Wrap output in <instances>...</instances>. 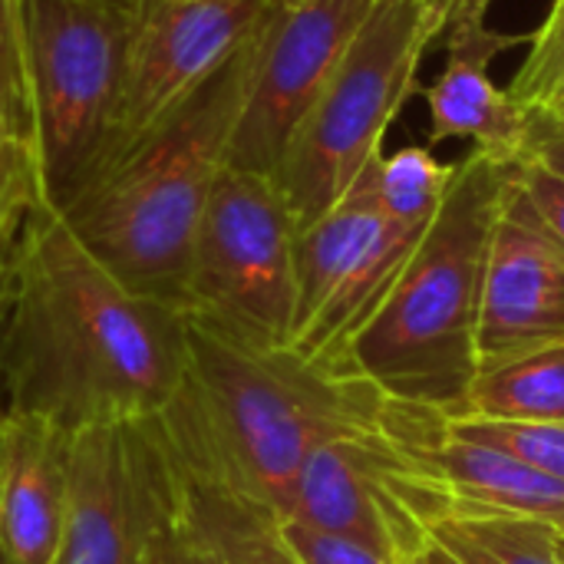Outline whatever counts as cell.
Returning <instances> with one entry per match:
<instances>
[{
	"mask_svg": "<svg viewBox=\"0 0 564 564\" xmlns=\"http://www.w3.org/2000/svg\"><path fill=\"white\" fill-rule=\"evenodd\" d=\"M430 46L420 0L373 3L274 172L297 231L324 218L383 155L387 129L420 93V66Z\"/></svg>",
	"mask_w": 564,
	"mask_h": 564,
	"instance_id": "5",
	"label": "cell"
},
{
	"mask_svg": "<svg viewBox=\"0 0 564 564\" xmlns=\"http://www.w3.org/2000/svg\"><path fill=\"white\" fill-rule=\"evenodd\" d=\"M261 30L162 129L59 208L129 291L175 311H185L195 235L228 165Z\"/></svg>",
	"mask_w": 564,
	"mask_h": 564,
	"instance_id": "3",
	"label": "cell"
},
{
	"mask_svg": "<svg viewBox=\"0 0 564 564\" xmlns=\"http://www.w3.org/2000/svg\"><path fill=\"white\" fill-rule=\"evenodd\" d=\"M169 453V449H165ZM172 459V456H169ZM182 509L198 525V532L221 552L228 564H301L281 539L278 516L268 509L221 489L212 482H202L188 476L172 459Z\"/></svg>",
	"mask_w": 564,
	"mask_h": 564,
	"instance_id": "19",
	"label": "cell"
},
{
	"mask_svg": "<svg viewBox=\"0 0 564 564\" xmlns=\"http://www.w3.org/2000/svg\"><path fill=\"white\" fill-rule=\"evenodd\" d=\"M297 225L271 175L225 165L205 205L185 311L268 350L291 347Z\"/></svg>",
	"mask_w": 564,
	"mask_h": 564,
	"instance_id": "7",
	"label": "cell"
},
{
	"mask_svg": "<svg viewBox=\"0 0 564 564\" xmlns=\"http://www.w3.org/2000/svg\"><path fill=\"white\" fill-rule=\"evenodd\" d=\"M525 162H535V165L549 169L552 175L564 178V122L542 119L535 112V129H532V142H529Z\"/></svg>",
	"mask_w": 564,
	"mask_h": 564,
	"instance_id": "28",
	"label": "cell"
},
{
	"mask_svg": "<svg viewBox=\"0 0 564 564\" xmlns=\"http://www.w3.org/2000/svg\"><path fill=\"white\" fill-rule=\"evenodd\" d=\"M433 542L459 564H564L562 532L539 519L453 516L436 525Z\"/></svg>",
	"mask_w": 564,
	"mask_h": 564,
	"instance_id": "20",
	"label": "cell"
},
{
	"mask_svg": "<svg viewBox=\"0 0 564 564\" xmlns=\"http://www.w3.org/2000/svg\"><path fill=\"white\" fill-rule=\"evenodd\" d=\"M17 231H0V261H3V254H7V248H10V238H13Z\"/></svg>",
	"mask_w": 564,
	"mask_h": 564,
	"instance_id": "34",
	"label": "cell"
},
{
	"mask_svg": "<svg viewBox=\"0 0 564 564\" xmlns=\"http://www.w3.org/2000/svg\"><path fill=\"white\" fill-rule=\"evenodd\" d=\"M50 202L26 63L23 3L0 0V231H17Z\"/></svg>",
	"mask_w": 564,
	"mask_h": 564,
	"instance_id": "15",
	"label": "cell"
},
{
	"mask_svg": "<svg viewBox=\"0 0 564 564\" xmlns=\"http://www.w3.org/2000/svg\"><path fill=\"white\" fill-rule=\"evenodd\" d=\"M406 406L291 347H254L185 314V377L152 426L188 476L284 519L321 443L387 426Z\"/></svg>",
	"mask_w": 564,
	"mask_h": 564,
	"instance_id": "2",
	"label": "cell"
},
{
	"mask_svg": "<svg viewBox=\"0 0 564 564\" xmlns=\"http://www.w3.org/2000/svg\"><path fill=\"white\" fill-rule=\"evenodd\" d=\"M370 165L324 218L297 231V317L291 344L334 301V294L347 284V278L357 271V264L367 258L383 225L390 221L377 198Z\"/></svg>",
	"mask_w": 564,
	"mask_h": 564,
	"instance_id": "16",
	"label": "cell"
},
{
	"mask_svg": "<svg viewBox=\"0 0 564 564\" xmlns=\"http://www.w3.org/2000/svg\"><path fill=\"white\" fill-rule=\"evenodd\" d=\"M433 456L453 489L456 516L539 519L564 535V482L496 446L469 443L446 430Z\"/></svg>",
	"mask_w": 564,
	"mask_h": 564,
	"instance_id": "17",
	"label": "cell"
},
{
	"mask_svg": "<svg viewBox=\"0 0 564 564\" xmlns=\"http://www.w3.org/2000/svg\"><path fill=\"white\" fill-rule=\"evenodd\" d=\"M423 7V26L430 43L443 40L456 23L466 20H486L492 0H420Z\"/></svg>",
	"mask_w": 564,
	"mask_h": 564,
	"instance_id": "27",
	"label": "cell"
},
{
	"mask_svg": "<svg viewBox=\"0 0 564 564\" xmlns=\"http://www.w3.org/2000/svg\"><path fill=\"white\" fill-rule=\"evenodd\" d=\"M377 0H304L274 7L251 73V89L231 139L228 165L271 175L284 149L347 56Z\"/></svg>",
	"mask_w": 564,
	"mask_h": 564,
	"instance_id": "10",
	"label": "cell"
},
{
	"mask_svg": "<svg viewBox=\"0 0 564 564\" xmlns=\"http://www.w3.org/2000/svg\"><path fill=\"white\" fill-rule=\"evenodd\" d=\"M271 10V0H139L126 23L112 126L89 182L162 129L231 56H238L268 23Z\"/></svg>",
	"mask_w": 564,
	"mask_h": 564,
	"instance_id": "9",
	"label": "cell"
},
{
	"mask_svg": "<svg viewBox=\"0 0 564 564\" xmlns=\"http://www.w3.org/2000/svg\"><path fill=\"white\" fill-rule=\"evenodd\" d=\"M426 564H459L453 555H446L436 542H433V549L426 552Z\"/></svg>",
	"mask_w": 564,
	"mask_h": 564,
	"instance_id": "30",
	"label": "cell"
},
{
	"mask_svg": "<svg viewBox=\"0 0 564 564\" xmlns=\"http://www.w3.org/2000/svg\"><path fill=\"white\" fill-rule=\"evenodd\" d=\"M542 119H552V122H564V83L549 96V102L545 106H539L535 109Z\"/></svg>",
	"mask_w": 564,
	"mask_h": 564,
	"instance_id": "29",
	"label": "cell"
},
{
	"mask_svg": "<svg viewBox=\"0 0 564 564\" xmlns=\"http://www.w3.org/2000/svg\"><path fill=\"white\" fill-rule=\"evenodd\" d=\"M169 489V456L142 423L69 433V506L53 564H139Z\"/></svg>",
	"mask_w": 564,
	"mask_h": 564,
	"instance_id": "11",
	"label": "cell"
},
{
	"mask_svg": "<svg viewBox=\"0 0 564 564\" xmlns=\"http://www.w3.org/2000/svg\"><path fill=\"white\" fill-rule=\"evenodd\" d=\"M69 506V433L0 413V545L13 564H53Z\"/></svg>",
	"mask_w": 564,
	"mask_h": 564,
	"instance_id": "14",
	"label": "cell"
},
{
	"mask_svg": "<svg viewBox=\"0 0 564 564\" xmlns=\"http://www.w3.org/2000/svg\"><path fill=\"white\" fill-rule=\"evenodd\" d=\"M46 192L63 208L96 172L122 79L129 13L86 0H20Z\"/></svg>",
	"mask_w": 564,
	"mask_h": 564,
	"instance_id": "8",
	"label": "cell"
},
{
	"mask_svg": "<svg viewBox=\"0 0 564 564\" xmlns=\"http://www.w3.org/2000/svg\"><path fill=\"white\" fill-rule=\"evenodd\" d=\"M7 261V254H3ZM3 261H0V337H3ZM0 406H3V390H0Z\"/></svg>",
	"mask_w": 564,
	"mask_h": 564,
	"instance_id": "33",
	"label": "cell"
},
{
	"mask_svg": "<svg viewBox=\"0 0 564 564\" xmlns=\"http://www.w3.org/2000/svg\"><path fill=\"white\" fill-rule=\"evenodd\" d=\"M564 337V245L516 182L506 188L482 284L479 360Z\"/></svg>",
	"mask_w": 564,
	"mask_h": 564,
	"instance_id": "12",
	"label": "cell"
},
{
	"mask_svg": "<svg viewBox=\"0 0 564 564\" xmlns=\"http://www.w3.org/2000/svg\"><path fill=\"white\" fill-rule=\"evenodd\" d=\"M558 549H562V558H564V535H562V545H558Z\"/></svg>",
	"mask_w": 564,
	"mask_h": 564,
	"instance_id": "38",
	"label": "cell"
},
{
	"mask_svg": "<svg viewBox=\"0 0 564 564\" xmlns=\"http://www.w3.org/2000/svg\"><path fill=\"white\" fill-rule=\"evenodd\" d=\"M370 172L387 215L433 221L456 182L459 162H440L430 145H403L390 155H377Z\"/></svg>",
	"mask_w": 564,
	"mask_h": 564,
	"instance_id": "21",
	"label": "cell"
},
{
	"mask_svg": "<svg viewBox=\"0 0 564 564\" xmlns=\"http://www.w3.org/2000/svg\"><path fill=\"white\" fill-rule=\"evenodd\" d=\"M0 564H13L10 558H7V552H3V545H0Z\"/></svg>",
	"mask_w": 564,
	"mask_h": 564,
	"instance_id": "36",
	"label": "cell"
},
{
	"mask_svg": "<svg viewBox=\"0 0 564 564\" xmlns=\"http://www.w3.org/2000/svg\"><path fill=\"white\" fill-rule=\"evenodd\" d=\"M139 564H228L221 558V552L198 532V525L188 519V512L182 509L172 459H169V489H165V499H162V506H159V512H155V519L149 525Z\"/></svg>",
	"mask_w": 564,
	"mask_h": 564,
	"instance_id": "23",
	"label": "cell"
},
{
	"mask_svg": "<svg viewBox=\"0 0 564 564\" xmlns=\"http://www.w3.org/2000/svg\"><path fill=\"white\" fill-rule=\"evenodd\" d=\"M519 43H529V33H502L486 20H466L446 33L440 79L420 89L430 109V149L440 142H473V152L499 165L516 169L525 162L535 109L492 79V59Z\"/></svg>",
	"mask_w": 564,
	"mask_h": 564,
	"instance_id": "13",
	"label": "cell"
},
{
	"mask_svg": "<svg viewBox=\"0 0 564 564\" xmlns=\"http://www.w3.org/2000/svg\"><path fill=\"white\" fill-rule=\"evenodd\" d=\"M512 165L482 152L459 162L456 182L393 294L350 344L340 377L443 420L466 413L479 367V311L492 228Z\"/></svg>",
	"mask_w": 564,
	"mask_h": 564,
	"instance_id": "4",
	"label": "cell"
},
{
	"mask_svg": "<svg viewBox=\"0 0 564 564\" xmlns=\"http://www.w3.org/2000/svg\"><path fill=\"white\" fill-rule=\"evenodd\" d=\"M446 433L496 446L539 473L564 482V420L558 423H512V420H476V416H456L446 420Z\"/></svg>",
	"mask_w": 564,
	"mask_h": 564,
	"instance_id": "22",
	"label": "cell"
},
{
	"mask_svg": "<svg viewBox=\"0 0 564 564\" xmlns=\"http://www.w3.org/2000/svg\"><path fill=\"white\" fill-rule=\"evenodd\" d=\"M185 377V314L129 291L43 202L3 261L7 413L76 433L159 416Z\"/></svg>",
	"mask_w": 564,
	"mask_h": 564,
	"instance_id": "1",
	"label": "cell"
},
{
	"mask_svg": "<svg viewBox=\"0 0 564 564\" xmlns=\"http://www.w3.org/2000/svg\"><path fill=\"white\" fill-rule=\"evenodd\" d=\"M86 3H99V7H112V10H122V13H129L139 0H86Z\"/></svg>",
	"mask_w": 564,
	"mask_h": 564,
	"instance_id": "31",
	"label": "cell"
},
{
	"mask_svg": "<svg viewBox=\"0 0 564 564\" xmlns=\"http://www.w3.org/2000/svg\"><path fill=\"white\" fill-rule=\"evenodd\" d=\"M564 83V20L549 23L542 20L529 33V53L509 86V93L529 106L539 109L549 102V96Z\"/></svg>",
	"mask_w": 564,
	"mask_h": 564,
	"instance_id": "24",
	"label": "cell"
},
{
	"mask_svg": "<svg viewBox=\"0 0 564 564\" xmlns=\"http://www.w3.org/2000/svg\"><path fill=\"white\" fill-rule=\"evenodd\" d=\"M274 7H297V3H304V0H271Z\"/></svg>",
	"mask_w": 564,
	"mask_h": 564,
	"instance_id": "35",
	"label": "cell"
},
{
	"mask_svg": "<svg viewBox=\"0 0 564 564\" xmlns=\"http://www.w3.org/2000/svg\"><path fill=\"white\" fill-rule=\"evenodd\" d=\"M278 529L284 545L301 564H397L350 535L327 532L297 519H278Z\"/></svg>",
	"mask_w": 564,
	"mask_h": 564,
	"instance_id": "25",
	"label": "cell"
},
{
	"mask_svg": "<svg viewBox=\"0 0 564 564\" xmlns=\"http://www.w3.org/2000/svg\"><path fill=\"white\" fill-rule=\"evenodd\" d=\"M0 413H3V406H0Z\"/></svg>",
	"mask_w": 564,
	"mask_h": 564,
	"instance_id": "39",
	"label": "cell"
},
{
	"mask_svg": "<svg viewBox=\"0 0 564 564\" xmlns=\"http://www.w3.org/2000/svg\"><path fill=\"white\" fill-rule=\"evenodd\" d=\"M406 564H426V555H420V558H413V562H406Z\"/></svg>",
	"mask_w": 564,
	"mask_h": 564,
	"instance_id": "37",
	"label": "cell"
},
{
	"mask_svg": "<svg viewBox=\"0 0 564 564\" xmlns=\"http://www.w3.org/2000/svg\"><path fill=\"white\" fill-rule=\"evenodd\" d=\"M549 23H562L564 20V0H552V10H549V17H545Z\"/></svg>",
	"mask_w": 564,
	"mask_h": 564,
	"instance_id": "32",
	"label": "cell"
},
{
	"mask_svg": "<svg viewBox=\"0 0 564 564\" xmlns=\"http://www.w3.org/2000/svg\"><path fill=\"white\" fill-rule=\"evenodd\" d=\"M463 416L512 423L564 420V337L479 360Z\"/></svg>",
	"mask_w": 564,
	"mask_h": 564,
	"instance_id": "18",
	"label": "cell"
},
{
	"mask_svg": "<svg viewBox=\"0 0 564 564\" xmlns=\"http://www.w3.org/2000/svg\"><path fill=\"white\" fill-rule=\"evenodd\" d=\"M516 182L525 192L535 215L564 245V178L552 175L549 169H542L535 162H522V165H516Z\"/></svg>",
	"mask_w": 564,
	"mask_h": 564,
	"instance_id": "26",
	"label": "cell"
},
{
	"mask_svg": "<svg viewBox=\"0 0 564 564\" xmlns=\"http://www.w3.org/2000/svg\"><path fill=\"white\" fill-rule=\"evenodd\" d=\"M443 430L440 413L406 406L387 426L321 443L297 476L284 519L350 535L397 564L426 555L436 525L456 516L433 456Z\"/></svg>",
	"mask_w": 564,
	"mask_h": 564,
	"instance_id": "6",
	"label": "cell"
}]
</instances>
